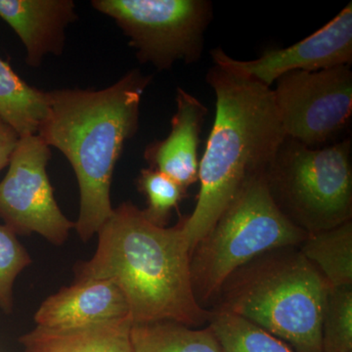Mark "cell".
<instances>
[{
	"instance_id": "21",
	"label": "cell",
	"mask_w": 352,
	"mask_h": 352,
	"mask_svg": "<svg viewBox=\"0 0 352 352\" xmlns=\"http://www.w3.org/2000/svg\"><path fill=\"white\" fill-rule=\"evenodd\" d=\"M31 263V256L17 235L0 224V308L7 314L13 310L14 282Z\"/></svg>"
},
{
	"instance_id": "16",
	"label": "cell",
	"mask_w": 352,
	"mask_h": 352,
	"mask_svg": "<svg viewBox=\"0 0 352 352\" xmlns=\"http://www.w3.org/2000/svg\"><path fill=\"white\" fill-rule=\"evenodd\" d=\"M298 249L331 288L352 287V221L308 233Z\"/></svg>"
},
{
	"instance_id": "7",
	"label": "cell",
	"mask_w": 352,
	"mask_h": 352,
	"mask_svg": "<svg viewBox=\"0 0 352 352\" xmlns=\"http://www.w3.org/2000/svg\"><path fill=\"white\" fill-rule=\"evenodd\" d=\"M91 6L119 25L140 63L163 71L201 59L212 15L207 0H94Z\"/></svg>"
},
{
	"instance_id": "4",
	"label": "cell",
	"mask_w": 352,
	"mask_h": 352,
	"mask_svg": "<svg viewBox=\"0 0 352 352\" xmlns=\"http://www.w3.org/2000/svg\"><path fill=\"white\" fill-rule=\"evenodd\" d=\"M330 288L298 247L282 248L232 273L210 309L239 315L296 352H323L322 319Z\"/></svg>"
},
{
	"instance_id": "11",
	"label": "cell",
	"mask_w": 352,
	"mask_h": 352,
	"mask_svg": "<svg viewBox=\"0 0 352 352\" xmlns=\"http://www.w3.org/2000/svg\"><path fill=\"white\" fill-rule=\"evenodd\" d=\"M131 319L126 296L107 280H88L48 296L34 314L39 327L72 329Z\"/></svg>"
},
{
	"instance_id": "2",
	"label": "cell",
	"mask_w": 352,
	"mask_h": 352,
	"mask_svg": "<svg viewBox=\"0 0 352 352\" xmlns=\"http://www.w3.org/2000/svg\"><path fill=\"white\" fill-rule=\"evenodd\" d=\"M152 76L132 69L104 89L48 91L50 110L38 135L75 171L80 214L75 228L87 242L113 214L111 185L124 145L139 127L140 104Z\"/></svg>"
},
{
	"instance_id": "20",
	"label": "cell",
	"mask_w": 352,
	"mask_h": 352,
	"mask_svg": "<svg viewBox=\"0 0 352 352\" xmlns=\"http://www.w3.org/2000/svg\"><path fill=\"white\" fill-rule=\"evenodd\" d=\"M138 187L147 199V208L143 214L157 226L166 227L171 212L178 208L186 194V189L175 180L154 168H144L138 178Z\"/></svg>"
},
{
	"instance_id": "1",
	"label": "cell",
	"mask_w": 352,
	"mask_h": 352,
	"mask_svg": "<svg viewBox=\"0 0 352 352\" xmlns=\"http://www.w3.org/2000/svg\"><path fill=\"white\" fill-rule=\"evenodd\" d=\"M89 261L76 264V282L107 280L129 303L132 323L175 321L192 328L205 325L210 311L201 307L192 285L191 250L182 220L173 227L152 223L124 201L98 231Z\"/></svg>"
},
{
	"instance_id": "15",
	"label": "cell",
	"mask_w": 352,
	"mask_h": 352,
	"mask_svg": "<svg viewBox=\"0 0 352 352\" xmlns=\"http://www.w3.org/2000/svg\"><path fill=\"white\" fill-rule=\"evenodd\" d=\"M50 110L48 91L32 87L0 57V120L21 136L38 134Z\"/></svg>"
},
{
	"instance_id": "12",
	"label": "cell",
	"mask_w": 352,
	"mask_h": 352,
	"mask_svg": "<svg viewBox=\"0 0 352 352\" xmlns=\"http://www.w3.org/2000/svg\"><path fill=\"white\" fill-rule=\"evenodd\" d=\"M0 18L24 44L27 64L38 68L47 55L63 53L66 29L78 16L73 0H0Z\"/></svg>"
},
{
	"instance_id": "18",
	"label": "cell",
	"mask_w": 352,
	"mask_h": 352,
	"mask_svg": "<svg viewBox=\"0 0 352 352\" xmlns=\"http://www.w3.org/2000/svg\"><path fill=\"white\" fill-rule=\"evenodd\" d=\"M208 326L222 352H296L283 340L239 315L210 309Z\"/></svg>"
},
{
	"instance_id": "14",
	"label": "cell",
	"mask_w": 352,
	"mask_h": 352,
	"mask_svg": "<svg viewBox=\"0 0 352 352\" xmlns=\"http://www.w3.org/2000/svg\"><path fill=\"white\" fill-rule=\"evenodd\" d=\"M131 326V319L72 329L36 326L19 342L24 352H132Z\"/></svg>"
},
{
	"instance_id": "8",
	"label": "cell",
	"mask_w": 352,
	"mask_h": 352,
	"mask_svg": "<svg viewBox=\"0 0 352 352\" xmlns=\"http://www.w3.org/2000/svg\"><path fill=\"white\" fill-rule=\"evenodd\" d=\"M276 82L273 96L287 138L314 147L349 124L352 113L349 66L293 72Z\"/></svg>"
},
{
	"instance_id": "3",
	"label": "cell",
	"mask_w": 352,
	"mask_h": 352,
	"mask_svg": "<svg viewBox=\"0 0 352 352\" xmlns=\"http://www.w3.org/2000/svg\"><path fill=\"white\" fill-rule=\"evenodd\" d=\"M207 82L217 112L199 163L196 207L182 219L191 252L245 183L266 175L287 138L270 87L217 65Z\"/></svg>"
},
{
	"instance_id": "9",
	"label": "cell",
	"mask_w": 352,
	"mask_h": 352,
	"mask_svg": "<svg viewBox=\"0 0 352 352\" xmlns=\"http://www.w3.org/2000/svg\"><path fill=\"white\" fill-rule=\"evenodd\" d=\"M50 159V147L41 136H21L0 182V219L16 235L36 233L60 245L75 222L65 217L55 200L46 171Z\"/></svg>"
},
{
	"instance_id": "22",
	"label": "cell",
	"mask_w": 352,
	"mask_h": 352,
	"mask_svg": "<svg viewBox=\"0 0 352 352\" xmlns=\"http://www.w3.org/2000/svg\"><path fill=\"white\" fill-rule=\"evenodd\" d=\"M19 139V134L0 120V171L10 163V157Z\"/></svg>"
},
{
	"instance_id": "19",
	"label": "cell",
	"mask_w": 352,
	"mask_h": 352,
	"mask_svg": "<svg viewBox=\"0 0 352 352\" xmlns=\"http://www.w3.org/2000/svg\"><path fill=\"white\" fill-rule=\"evenodd\" d=\"M321 342L323 352H352V287L329 289Z\"/></svg>"
},
{
	"instance_id": "10",
	"label": "cell",
	"mask_w": 352,
	"mask_h": 352,
	"mask_svg": "<svg viewBox=\"0 0 352 352\" xmlns=\"http://www.w3.org/2000/svg\"><path fill=\"white\" fill-rule=\"evenodd\" d=\"M214 65L249 76L270 87L281 76L293 72H317L351 66L352 62V3L328 24L307 38L286 48L264 51L258 59L242 61L217 48Z\"/></svg>"
},
{
	"instance_id": "17",
	"label": "cell",
	"mask_w": 352,
	"mask_h": 352,
	"mask_svg": "<svg viewBox=\"0 0 352 352\" xmlns=\"http://www.w3.org/2000/svg\"><path fill=\"white\" fill-rule=\"evenodd\" d=\"M132 352H222L210 328L175 321L132 323Z\"/></svg>"
},
{
	"instance_id": "5",
	"label": "cell",
	"mask_w": 352,
	"mask_h": 352,
	"mask_svg": "<svg viewBox=\"0 0 352 352\" xmlns=\"http://www.w3.org/2000/svg\"><path fill=\"white\" fill-rule=\"evenodd\" d=\"M307 234L278 208L265 175L252 178L191 252L190 270L197 300L210 309L222 285L236 270L266 252L298 247Z\"/></svg>"
},
{
	"instance_id": "13",
	"label": "cell",
	"mask_w": 352,
	"mask_h": 352,
	"mask_svg": "<svg viewBox=\"0 0 352 352\" xmlns=\"http://www.w3.org/2000/svg\"><path fill=\"white\" fill-rule=\"evenodd\" d=\"M175 101L170 134L164 140L148 145L144 159L149 168L168 176L187 190L198 182V147L208 109L182 88H177Z\"/></svg>"
},
{
	"instance_id": "6",
	"label": "cell",
	"mask_w": 352,
	"mask_h": 352,
	"mask_svg": "<svg viewBox=\"0 0 352 352\" xmlns=\"http://www.w3.org/2000/svg\"><path fill=\"white\" fill-rule=\"evenodd\" d=\"M273 200L307 233L351 220V141L308 147L286 138L265 175Z\"/></svg>"
}]
</instances>
